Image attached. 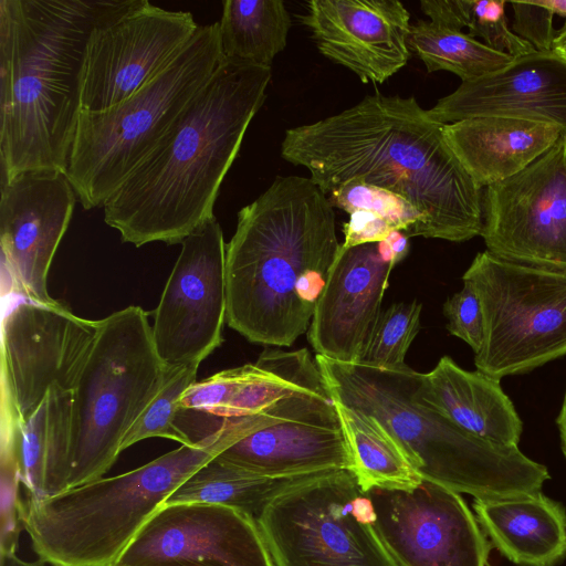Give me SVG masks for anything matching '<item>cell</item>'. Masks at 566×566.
I'll list each match as a JSON object with an SVG mask.
<instances>
[{"label": "cell", "mask_w": 566, "mask_h": 566, "mask_svg": "<svg viewBox=\"0 0 566 566\" xmlns=\"http://www.w3.org/2000/svg\"><path fill=\"white\" fill-rule=\"evenodd\" d=\"M513 10L512 31L536 51H552L557 31L553 27L551 9L542 1H507Z\"/></svg>", "instance_id": "36"}, {"label": "cell", "mask_w": 566, "mask_h": 566, "mask_svg": "<svg viewBox=\"0 0 566 566\" xmlns=\"http://www.w3.org/2000/svg\"><path fill=\"white\" fill-rule=\"evenodd\" d=\"M408 239L402 231L395 230L385 240L378 242L379 250L386 259L398 263L408 253Z\"/></svg>", "instance_id": "39"}, {"label": "cell", "mask_w": 566, "mask_h": 566, "mask_svg": "<svg viewBox=\"0 0 566 566\" xmlns=\"http://www.w3.org/2000/svg\"><path fill=\"white\" fill-rule=\"evenodd\" d=\"M111 0H0L1 184L66 174L90 33Z\"/></svg>", "instance_id": "4"}, {"label": "cell", "mask_w": 566, "mask_h": 566, "mask_svg": "<svg viewBox=\"0 0 566 566\" xmlns=\"http://www.w3.org/2000/svg\"><path fill=\"white\" fill-rule=\"evenodd\" d=\"M255 521L273 566H398L352 471L323 472L292 485Z\"/></svg>", "instance_id": "9"}, {"label": "cell", "mask_w": 566, "mask_h": 566, "mask_svg": "<svg viewBox=\"0 0 566 566\" xmlns=\"http://www.w3.org/2000/svg\"><path fill=\"white\" fill-rule=\"evenodd\" d=\"M40 558L35 562H28L20 558L15 552L0 553V566H44Z\"/></svg>", "instance_id": "40"}, {"label": "cell", "mask_w": 566, "mask_h": 566, "mask_svg": "<svg viewBox=\"0 0 566 566\" xmlns=\"http://www.w3.org/2000/svg\"><path fill=\"white\" fill-rule=\"evenodd\" d=\"M333 400L375 418L399 443L422 480L474 499H510L541 492L545 465L518 447L486 441L419 403V374L405 365L379 369L316 355Z\"/></svg>", "instance_id": "5"}, {"label": "cell", "mask_w": 566, "mask_h": 566, "mask_svg": "<svg viewBox=\"0 0 566 566\" xmlns=\"http://www.w3.org/2000/svg\"><path fill=\"white\" fill-rule=\"evenodd\" d=\"M198 28L188 11L147 0H111L87 40L82 109L104 111L133 95L178 55Z\"/></svg>", "instance_id": "12"}, {"label": "cell", "mask_w": 566, "mask_h": 566, "mask_svg": "<svg viewBox=\"0 0 566 566\" xmlns=\"http://www.w3.org/2000/svg\"><path fill=\"white\" fill-rule=\"evenodd\" d=\"M170 368L156 353L148 314L130 305L98 319L73 389L67 489L103 478Z\"/></svg>", "instance_id": "8"}, {"label": "cell", "mask_w": 566, "mask_h": 566, "mask_svg": "<svg viewBox=\"0 0 566 566\" xmlns=\"http://www.w3.org/2000/svg\"><path fill=\"white\" fill-rule=\"evenodd\" d=\"M154 311L155 349L169 368L199 366L227 319L226 243L214 216L186 237Z\"/></svg>", "instance_id": "14"}, {"label": "cell", "mask_w": 566, "mask_h": 566, "mask_svg": "<svg viewBox=\"0 0 566 566\" xmlns=\"http://www.w3.org/2000/svg\"><path fill=\"white\" fill-rule=\"evenodd\" d=\"M482 205L486 251L566 271V133L522 171L485 187Z\"/></svg>", "instance_id": "13"}, {"label": "cell", "mask_w": 566, "mask_h": 566, "mask_svg": "<svg viewBox=\"0 0 566 566\" xmlns=\"http://www.w3.org/2000/svg\"><path fill=\"white\" fill-rule=\"evenodd\" d=\"M422 305L417 301L399 302L382 311L359 364L379 369H400L405 356L420 328Z\"/></svg>", "instance_id": "31"}, {"label": "cell", "mask_w": 566, "mask_h": 566, "mask_svg": "<svg viewBox=\"0 0 566 566\" xmlns=\"http://www.w3.org/2000/svg\"><path fill=\"white\" fill-rule=\"evenodd\" d=\"M75 201L61 171H28L1 184L0 244L9 295L55 302L48 291V274Z\"/></svg>", "instance_id": "17"}, {"label": "cell", "mask_w": 566, "mask_h": 566, "mask_svg": "<svg viewBox=\"0 0 566 566\" xmlns=\"http://www.w3.org/2000/svg\"><path fill=\"white\" fill-rule=\"evenodd\" d=\"M72 400L73 390L53 386L22 423L1 429V441L13 448L29 497L42 499L67 490Z\"/></svg>", "instance_id": "25"}, {"label": "cell", "mask_w": 566, "mask_h": 566, "mask_svg": "<svg viewBox=\"0 0 566 566\" xmlns=\"http://www.w3.org/2000/svg\"><path fill=\"white\" fill-rule=\"evenodd\" d=\"M339 245L321 188L277 176L238 212L226 245L229 326L252 343L291 346L310 327Z\"/></svg>", "instance_id": "3"}, {"label": "cell", "mask_w": 566, "mask_h": 566, "mask_svg": "<svg viewBox=\"0 0 566 566\" xmlns=\"http://www.w3.org/2000/svg\"><path fill=\"white\" fill-rule=\"evenodd\" d=\"M281 155L305 167L326 196L352 178L399 195L424 218L419 237L463 242L481 235L482 187L450 148L443 125L413 96L375 93L290 128Z\"/></svg>", "instance_id": "1"}, {"label": "cell", "mask_w": 566, "mask_h": 566, "mask_svg": "<svg viewBox=\"0 0 566 566\" xmlns=\"http://www.w3.org/2000/svg\"><path fill=\"white\" fill-rule=\"evenodd\" d=\"M1 322V429L22 423L53 386L73 390L98 321L62 303L9 295Z\"/></svg>", "instance_id": "11"}, {"label": "cell", "mask_w": 566, "mask_h": 566, "mask_svg": "<svg viewBox=\"0 0 566 566\" xmlns=\"http://www.w3.org/2000/svg\"><path fill=\"white\" fill-rule=\"evenodd\" d=\"M392 231L395 228L381 216L366 210H357L349 214V220L343 226L345 239L342 245L349 248L380 242Z\"/></svg>", "instance_id": "37"}, {"label": "cell", "mask_w": 566, "mask_h": 566, "mask_svg": "<svg viewBox=\"0 0 566 566\" xmlns=\"http://www.w3.org/2000/svg\"><path fill=\"white\" fill-rule=\"evenodd\" d=\"M462 280L483 312L478 370L501 379L566 355V271L510 262L485 250Z\"/></svg>", "instance_id": "10"}, {"label": "cell", "mask_w": 566, "mask_h": 566, "mask_svg": "<svg viewBox=\"0 0 566 566\" xmlns=\"http://www.w3.org/2000/svg\"><path fill=\"white\" fill-rule=\"evenodd\" d=\"M443 133L462 166L483 188L522 171L566 130L545 122L482 116L446 124Z\"/></svg>", "instance_id": "23"}, {"label": "cell", "mask_w": 566, "mask_h": 566, "mask_svg": "<svg viewBox=\"0 0 566 566\" xmlns=\"http://www.w3.org/2000/svg\"><path fill=\"white\" fill-rule=\"evenodd\" d=\"M271 66L224 59L158 145L105 201L123 242L181 243L211 218L220 186L263 105Z\"/></svg>", "instance_id": "2"}, {"label": "cell", "mask_w": 566, "mask_h": 566, "mask_svg": "<svg viewBox=\"0 0 566 566\" xmlns=\"http://www.w3.org/2000/svg\"><path fill=\"white\" fill-rule=\"evenodd\" d=\"M448 318L447 329L451 335L464 340L479 353L484 340V319L480 300L468 283L458 293L449 297L443 305Z\"/></svg>", "instance_id": "35"}, {"label": "cell", "mask_w": 566, "mask_h": 566, "mask_svg": "<svg viewBox=\"0 0 566 566\" xmlns=\"http://www.w3.org/2000/svg\"><path fill=\"white\" fill-rule=\"evenodd\" d=\"M219 23L224 56L271 66L287 44L291 17L282 0H226Z\"/></svg>", "instance_id": "28"}, {"label": "cell", "mask_w": 566, "mask_h": 566, "mask_svg": "<svg viewBox=\"0 0 566 566\" xmlns=\"http://www.w3.org/2000/svg\"><path fill=\"white\" fill-rule=\"evenodd\" d=\"M552 51L566 61V23L557 31Z\"/></svg>", "instance_id": "42"}, {"label": "cell", "mask_w": 566, "mask_h": 566, "mask_svg": "<svg viewBox=\"0 0 566 566\" xmlns=\"http://www.w3.org/2000/svg\"><path fill=\"white\" fill-rule=\"evenodd\" d=\"M361 489L409 490L422 479L399 443L375 418L335 401Z\"/></svg>", "instance_id": "27"}, {"label": "cell", "mask_w": 566, "mask_h": 566, "mask_svg": "<svg viewBox=\"0 0 566 566\" xmlns=\"http://www.w3.org/2000/svg\"><path fill=\"white\" fill-rule=\"evenodd\" d=\"M376 531L398 566H488L491 543L460 493L422 480L367 491Z\"/></svg>", "instance_id": "15"}, {"label": "cell", "mask_w": 566, "mask_h": 566, "mask_svg": "<svg viewBox=\"0 0 566 566\" xmlns=\"http://www.w3.org/2000/svg\"><path fill=\"white\" fill-rule=\"evenodd\" d=\"M117 566H273L255 518L233 507L165 503Z\"/></svg>", "instance_id": "16"}, {"label": "cell", "mask_w": 566, "mask_h": 566, "mask_svg": "<svg viewBox=\"0 0 566 566\" xmlns=\"http://www.w3.org/2000/svg\"><path fill=\"white\" fill-rule=\"evenodd\" d=\"M500 380L443 356L431 371L419 374L415 398L479 438L517 447L523 422Z\"/></svg>", "instance_id": "22"}, {"label": "cell", "mask_w": 566, "mask_h": 566, "mask_svg": "<svg viewBox=\"0 0 566 566\" xmlns=\"http://www.w3.org/2000/svg\"><path fill=\"white\" fill-rule=\"evenodd\" d=\"M199 366L170 368L168 376L153 401L125 436L122 452L148 438H165L186 444L175 424L178 402L186 389L196 382Z\"/></svg>", "instance_id": "32"}, {"label": "cell", "mask_w": 566, "mask_h": 566, "mask_svg": "<svg viewBox=\"0 0 566 566\" xmlns=\"http://www.w3.org/2000/svg\"><path fill=\"white\" fill-rule=\"evenodd\" d=\"M300 20L318 51L363 83H384L411 55L410 14L397 0H312Z\"/></svg>", "instance_id": "18"}, {"label": "cell", "mask_w": 566, "mask_h": 566, "mask_svg": "<svg viewBox=\"0 0 566 566\" xmlns=\"http://www.w3.org/2000/svg\"><path fill=\"white\" fill-rule=\"evenodd\" d=\"M474 515L489 542L518 566H555L566 557V512L542 492L474 499Z\"/></svg>", "instance_id": "24"}, {"label": "cell", "mask_w": 566, "mask_h": 566, "mask_svg": "<svg viewBox=\"0 0 566 566\" xmlns=\"http://www.w3.org/2000/svg\"><path fill=\"white\" fill-rule=\"evenodd\" d=\"M217 457L249 472L271 478L337 470L354 472L355 468L335 402L295 418L261 426Z\"/></svg>", "instance_id": "21"}, {"label": "cell", "mask_w": 566, "mask_h": 566, "mask_svg": "<svg viewBox=\"0 0 566 566\" xmlns=\"http://www.w3.org/2000/svg\"><path fill=\"white\" fill-rule=\"evenodd\" d=\"M556 423L559 431L562 451L566 458V390L564 394L562 407L556 419Z\"/></svg>", "instance_id": "41"}, {"label": "cell", "mask_w": 566, "mask_h": 566, "mask_svg": "<svg viewBox=\"0 0 566 566\" xmlns=\"http://www.w3.org/2000/svg\"><path fill=\"white\" fill-rule=\"evenodd\" d=\"M420 8L436 24L455 31L464 28L462 0H422Z\"/></svg>", "instance_id": "38"}, {"label": "cell", "mask_w": 566, "mask_h": 566, "mask_svg": "<svg viewBox=\"0 0 566 566\" xmlns=\"http://www.w3.org/2000/svg\"><path fill=\"white\" fill-rule=\"evenodd\" d=\"M542 3L551 9L554 14L566 19V0H544Z\"/></svg>", "instance_id": "43"}, {"label": "cell", "mask_w": 566, "mask_h": 566, "mask_svg": "<svg viewBox=\"0 0 566 566\" xmlns=\"http://www.w3.org/2000/svg\"><path fill=\"white\" fill-rule=\"evenodd\" d=\"M243 436L228 423L128 472L42 499L27 497L21 522L32 549L51 566H113L146 522L201 465Z\"/></svg>", "instance_id": "6"}, {"label": "cell", "mask_w": 566, "mask_h": 566, "mask_svg": "<svg viewBox=\"0 0 566 566\" xmlns=\"http://www.w3.org/2000/svg\"><path fill=\"white\" fill-rule=\"evenodd\" d=\"M428 114L442 125L504 116L551 123L566 130V61L553 51L515 57L494 72L462 82Z\"/></svg>", "instance_id": "20"}, {"label": "cell", "mask_w": 566, "mask_h": 566, "mask_svg": "<svg viewBox=\"0 0 566 566\" xmlns=\"http://www.w3.org/2000/svg\"><path fill=\"white\" fill-rule=\"evenodd\" d=\"M396 264L381 254L378 242L349 248L340 243L308 327L316 355L344 363L361 360Z\"/></svg>", "instance_id": "19"}, {"label": "cell", "mask_w": 566, "mask_h": 566, "mask_svg": "<svg viewBox=\"0 0 566 566\" xmlns=\"http://www.w3.org/2000/svg\"><path fill=\"white\" fill-rule=\"evenodd\" d=\"M224 59L219 23L199 25L178 55L133 95L104 111H81L65 175L84 209L104 206Z\"/></svg>", "instance_id": "7"}, {"label": "cell", "mask_w": 566, "mask_h": 566, "mask_svg": "<svg viewBox=\"0 0 566 566\" xmlns=\"http://www.w3.org/2000/svg\"><path fill=\"white\" fill-rule=\"evenodd\" d=\"M21 483L13 448L1 442V486H0V553L15 552L23 525L20 511L22 500L19 496Z\"/></svg>", "instance_id": "34"}, {"label": "cell", "mask_w": 566, "mask_h": 566, "mask_svg": "<svg viewBox=\"0 0 566 566\" xmlns=\"http://www.w3.org/2000/svg\"><path fill=\"white\" fill-rule=\"evenodd\" d=\"M506 4L505 0H462L464 28L469 29L468 34L474 39H482L489 48L513 59L536 51L509 27Z\"/></svg>", "instance_id": "33"}, {"label": "cell", "mask_w": 566, "mask_h": 566, "mask_svg": "<svg viewBox=\"0 0 566 566\" xmlns=\"http://www.w3.org/2000/svg\"><path fill=\"white\" fill-rule=\"evenodd\" d=\"M408 46L423 62L429 73L448 71L458 75L462 82L494 72L513 60L462 31L426 20H417L411 24Z\"/></svg>", "instance_id": "29"}, {"label": "cell", "mask_w": 566, "mask_h": 566, "mask_svg": "<svg viewBox=\"0 0 566 566\" xmlns=\"http://www.w3.org/2000/svg\"><path fill=\"white\" fill-rule=\"evenodd\" d=\"M327 199L332 207L348 214L357 210L379 214L408 238L419 237L424 221L423 216L408 200L360 178H352L338 185L327 195Z\"/></svg>", "instance_id": "30"}, {"label": "cell", "mask_w": 566, "mask_h": 566, "mask_svg": "<svg viewBox=\"0 0 566 566\" xmlns=\"http://www.w3.org/2000/svg\"><path fill=\"white\" fill-rule=\"evenodd\" d=\"M113 566H117V565H113Z\"/></svg>", "instance_id": "44"}, {"label": "cell", "mask_w": 566, "mask_h": 566, "mask_svg": "<svg viewBox=\"0 0 566 566\" xmlns=\"http://www.w3.org/2000/svg\"><path fill=\"white\" fill-rule=\"evenodd\" d=\"M315 474L318 473L283 478L264 476L214 457L182 482L166 503L224 505L256 520L274 496Z\"/></svg>", "instance_id": "26"}]
</instances>
